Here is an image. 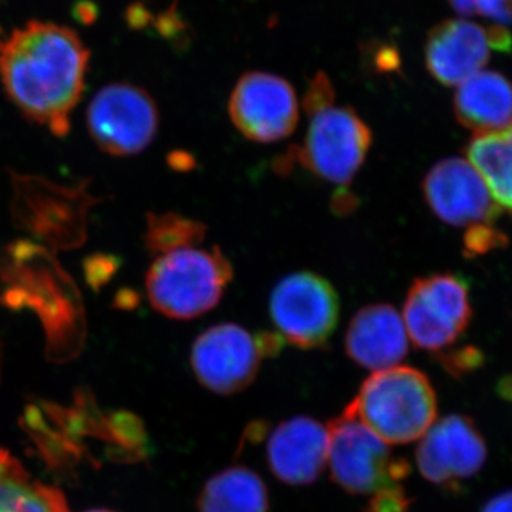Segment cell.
Masks as SVG:
<instances>
[{"label": "cell", "mask_w": 512, "mask_h": 512, "mask_svg": "<svg viewBox=\"0 0 512 512\" xmlns=\"http://www.w3.org/2000/svg\"><path fill=\"white\" fill-rule=\"evenodd\" d=\"M333 100H335V92H333L332 83L325 74L319 73L309 86L303 106L312 116L316 111L332 106Z\"/></svg>", "instance_id": "cell-23"}, {"label": "cell", "mask_w": 512, "mask_h": 512, "mask_svg": "<svg viewBox=\"0 0 512 512\" xmlns=\"http://www.w3.org/2000/svg\"><path fill=\"white\" fill-rule=\"evenodd\" d=\"M473 316L467 282L456 274L421 276L403 305L407 336L419 349L441 352L466 332Z\"/></svg>", "instance_id": "cell-5"}, {"label": "cell", "mask_w": 512, "mask_h": 512, "mask_svg": "<svg viewBox=\"0 0 512 512\" xmlns=\"http://www.w3.org/2000/svg\"><path fill=\"white\" fill-rule=\"evenodd\" d=\"M487 447L476 424L461 414L444 417L421 437L416 450L421 476L436 485H456L476 476Z\"/></svg>", "instance_id": "cell-13"}, {"label": "cell", "mask_w": 512, "mask_h": 512, "mask_svg": "<svg viewBox=\"0 0 512 512\" xmlns=\"http://www.w3.org/2000/svg\"><path fill=\"white\" fill-rule=\"evenodd\" d=\"M467 156L495 202L512 212V126L494 133L476 134L468 144Z\"/></svg>", "instance_id": "cell-19"}, {"label": "cell", "mask_w": 512, "mask_h": 512, "mask_svg": "<svg viewBox=\"0 0 512 512\" xmlns=\"http://www.w3.org/2000/svg\"><path fill=\"white\" fill-rule=\"evenodd\" d=\"M427 204L439 220L456 228L493 225L503 208L466 158L441 160L423 180Z\"/></svg>", "instance_id": "cell-12"}, {"label": "cell", "mask_w": 512, "mask_h": 512, "mask_svg": "<svg viewBox=\"0 0 512 512\" xmlns=\"http://www.w3.org/2000/svg\"><path fill=\"white\" fill-rule=\"evenodd\" d=\"M339 295L328 279L296 272L278 282L269 299L272 322L285 342L319 349L329 342L339 322Z\"/></svg>", "instance_id": "cell-7"}, {"label": "cell", "mask_w": 512, "mask_h": 512, "mask_svg": "<svg viewBox=\"0 0 512 512\" xmlns=\"http://www.w3.org/2000/svg\"><path fill=\"white\" fill-rule=\"evenodd\" d=\"M87 123L101 150L113 156H133L156 137L158 110L150 94L140 87L110 84L94 96Z\"/></svg>", "instance_id": "cell-8"}, {"label": "cell", "mask_w": 512, "mask_h": 512, "mask_svg": "<svg viewBox=\"0 0 512 512\" xmlns=\"http://www.w3.org/2000/svg\"><path fill=\"white\" fill-rule=\"evenodd\" d=\"M387 444L421 439L437 416L433 386L420 370L394 366L373 373L345 409Z\"/></svg>", "instance_id": "cell-2"}, {"label": "cell", "mask_w": 512, "mask_h": 512, "mask_svg": "<svg viewBox=\"0 0 512 512\" xmlns=\"http://www.w3.org/2000/svg\"><path fill=\"white\" fill-rule=\"evenodd\" d=\"M410 498L399 484L390 485L373 494L365 512H407Z\"/></svg>", "instance_id": "cell-22"}, {"label": "cell", "mask_w": 512, "mask_h": 512, "mask_svg": "<svg viewBox=\"0 0 512 512\" xmlns=\"http://www.w3.org/2000/svg\"><path fill=\"white\" fill-rule=\"evenodd\" d=\"M510 30L488 28L464 19H451L431 30L426 43V64L431 76L444 86H458L488 63L491 52H510Z\"/></svg>", "instance_id": "cell-11"}, {"label": "cell", "mask_w": 512, "mask_h": 512, "mask_svg": "<svg viewBox=\"0 0 512 512\" xmlns=\"http://www.w3.org/2000/svg\"><path fill=\"white\" fill-rule=\"evenodd\" d=\"M333 210L338 211L339 214H348L353 211L356 205L355 197L346 191V188H340V192L333 198Z\"/></svg>", "instance_id": "cell-25"}, {"label": "cell", "mask_w": 512, "mask_h": 512, "mask_svg": "<svg viewBox=\"0 0 512 512\" xmlns=\"http://www.w3.org/2000/svg\"><path fill=\"white\" fill-rule=\"evenodd\" d=\"M89 52L76 32L30 22L0 45V80L29 119L66 136L83 93Z\"/></svg>", "instance_id": "cell-1"}, {"label": "cell", "mask_w": 512, "mask_h": 512, "mask_svg": "<svg viewBox=\"0 0 512 512\" xmlns=\"http://www.w3.org/2000/svg\"><path fill=\"white\" fill-rule=\"evenodd\" d=\"M268 488L244 466L229 467L207 481L198 497V512H268Z\"/></svg>", "instance_id": "cell-17"}, {"label": "cell", "mask_w": 512, "mask_h": 512, "mask_svg": "<svg viewBox=\"0 0 512 512\" xmlns=\"http://www.w3.org/2000/svg\"><path fill=\"white\" fill-rule=\"evenodd\" d=\"M87 512H111V511H107V510H93V511H87Z\"/></svg>", "instance_id": "cell-26"}, {"label": "cell", "mask_w": 512, "mask_h": 512, "mask_svg": "<svg viewBox=\"0 0 512 512\" xmlns=\"http://www.w3.org/2000/svg\"><path fill=\"white\" fill-rule=\"evenodd\" d=\"M272 474L282 483L308 485L329 460V430L311 417H293L279 424L266 447Z\"/></svg>", "instance_id": "cell-14"}, {"label": "cell", "mask_w": 512, "mask_h": 512, "mask_svg": "<svg viewBox=\"0 0 512 512\" xmlns=\"http://www.w3.org/2000/svg\"><path fill=\"white\" fill-rule=\"evenodd\" d=\"M207 234V227L200 221L181 215L165 214L150 218L148 247L157 252H171L200 244Z\"/></svg>", "instance_id": "cell-20"}, {"label": "cell", "mask_w": 512, "mask_h": 512, "mask_svg": "<svg viewBox=\"0 0 512 512\" xmlns=\"http://www.w3.org/2000/svg\"><path fill=\"white\" fill-rule=\"evenodd\" d=\"M345 348L356 365L373 372L399 365L409 352L402 315L387 303L365 306L350 320Z\"/></svg>", "instance_id": "cell-15"}, {"label": "cell", "mask_w": 512, "mask_h": 512, "mask_svg": "<svg viewBox=\"0 0 512 512\" xmlns=\"http://www.w3.org/2000/svg\"><path fill=\"white\" fill-rule=\"evenodd\" d=\"M483 512H512V490L491 498L485 504Z\"/></svg>", "instance_id": "cell-24"}, {"label": "cell", "mask_w": 512, "mask_h": 512, "mask_svg": "<svg viewBox=\"0 0 512 512\" xmlns=\"http://www.w3.org/2000/svg\"><path fill=\"white\" fill-rule=\"evenodd\" d=\"M328 430L330 473L348 493L376 494L409 474V464L393 460L387 443L356 417L343 412Z\"/></svg>", "instance_id": "cell-6"}, {"label": "cell", "mask_w": 512, "mask_h": 512, "mask_svg": "<svg viewBox=\"0 0 512 512\" xmlns=\"http://www.w3.org/2000/svg\"><path fill=\"white\" fill-rule=\"evenodd\" d=\"M232 278L234 268L220 248L175 249L151 265L148 299L167 318L194 319L220 303Z\"/></svg>", "instance_id": "cell-3"}, {"label": "cell", "mask_w": 512, "mask_h": 512, "mask_svg": "<svg viewBox=\"0 0 512 512\" xmlns=\"http://www.w3.org/2000/svg\"><path fill=\"white\" fill-rule=\"evenodd\" d=\"M311 117L305 143L292 151V160L320 180L345 188L365 164L372 131L350 107L332 104Z\"/></svg>", "instance_id": "cell-4"}, {"label": "cell", "mask_w": 512, "mask_h": 512, "mask_svg": "<svg viewBox=\"0 0 512 512\" xmlns=\"http://www.w3.org/2000/svg\"><path fill=\"white\" fill-rule=\"evenodd\" d=\"M454 111L461 126L476 134L512 126V83L497 72H478L458 84Z\"/></svg>", "instance_id": "cell-16"}, {"label": "cell", "mask_w": 512, "mask_h": 512, "mask_svg": "<svg viewBox=\"0 0 512 512\" xmlns=\"http://www.w3.org/2000/svg\"><path fill=\"white\" fill-rule=\"evenodd\" d=\"M264 357L258 333L252 335L235 323H220L195 339L191 366L202 386L229 396L254 383Z\"/></svg>", "instance_id": "cell-10"}, {"label": "cell", "mask_w": 512, "mask_h": 512, "mask_svg": "<svg viewBox=\"0 0 512 512\" xmlns=\"http://www.w3.org/2000/svg\"><path fill=\"white\" fill-rule=\"evenodd\" d=\"M0 512H70L60 490L36 480L0 448Z\"/></svg>", "instance_id": "cell-18"}, {"label": "cell", "mask_w": 512, "mask_h": 512, "mask_svg": "<svg viewBox=\"0 0 512 512\" xmlns=\"http://www.w3.org/2000/svg\"><path fill=\"white\" fill-rule=\"evenodd\" d=\"M504 241L503 234L498 232L493 225H483V227L467 229L466 237H464V249L468 256L481 255L495 247H500Z\"/></svg>", "instance_id": "cell-21"}, {"label": "cell", "mask_w": 512, "mask_h": 512, "mask_svg": "<svg viewBox=\"0 0 512 512\" xmlns=\"http://www.w3.org/2000/svg\"><path fill=\"white\" fill-rule=\"evenodd\" d=\"M228 110L239 133L261 144L285 140L299 121L295 90L288 80L271 73L244 74L232 90Z\"/></svg>", "instance_id": "cell-9"}]
</instances>
